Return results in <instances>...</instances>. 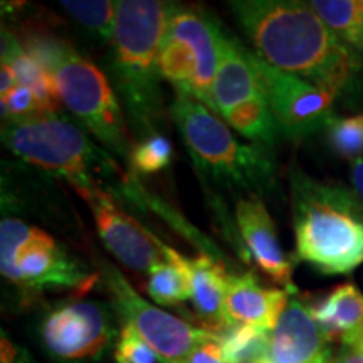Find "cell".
Masks as SVG:
<instances>
[{
    "label": "cell",
    "instance_id": "836d02e7",
    "mask_svg": "<svg viewBox=\"0 0 363 363\" xmlns=\"http://www.w3.org/2000/svg\"><path fill=\"white\" fill-rule=\"evenodd\" d=\"M353 350H357V352L363 353V335L360 337V340H358V342H357L355 347H353Z\"/></svg>",
    "mask_w": 363,
    "mask_h": 363
},
{
    "label": "cell",
    "instance_id": "5b68a950",
    "mask_svg": "<svg viewBox=\"0 0 363 363\" xmlns=\"http://www.w3.org/2000/svg\"><path fill=\"white\" fill-rule=\"evenodd\" d=\"M56 81L59 96L98 142L118 157H130L128 125L111 81L69 43L51 34H27L21 43Z\"/></svg>",
    "mask_w": 363,
    "mask_h": 363
},
{
    "label": "cell",
    "instance_id": "603a6c76",
    "mask_svg": "<svg viewBox=\"0 0 363 363\" xmlns=\"http://www.w3.org/2000/svg\"><path fill=\"white\" fill-rule=\"evenodd\" d=\"M271 331L235 323L217 333L222 355L229 363H261L267 352Z\"/></svg>",
    "mask_w": 363,
    "mask_h": 363
},
{
    "label": "cell",
    "instance_id": "ba28073f",
    "mask_svg": "<svg viewBox=\"0 0 363 363\" xmlns=\"http://www.w3.org/2000/svg\"><path fill=\"white\" fill-rule=\"evenodd\" d=\"M220 33V26L206 13L172 6L158 56L162 78L175 91L199 99L212 111Z\"/></svg>",
    "mask_w": 363,
    "mask_h": 363
},
{
    "label": "cell",
    "instance_id": "e0dca14e",
    "mask_svg": "<svg viewBox=\"0 0 363 363\" xmlns=\"http://www.w3.org/2000/svg\"><path fill=\"white\" fill-rule=\"evenodd\" d=\"M192 262V305L197 318L206 325V330L220 333L233 326L225 311L227 274L222 262L211 254L203 252Z\"/></svg>",
    "mask_w": 363,
    "mask_h": 363
},
{
    "label": "cell",
    "instance_id": "f546056e",
    "mask_svg": "<svg viewBox=\"0 0 363 363\" xmlns=\"http://www.w3.org/2000/svg\"><path fill=\"white\" fill-rule=\"evenodd\" d=\"M185 363H229L225 360V357L222 355V350L217 342H208L202 347H199L197 350L192 352Z\"/></svg>",
    "mask_w": 363,
    "mask_h": 363
},
{
    "label": "cell",
    "instance_id": "d6a6232c",
    "mask_svg": "<svg viewBox=\"0 0 363 363\" xmlns=\"http://www.w3.org/2000/svg\"><path fill=\"white\" fill-rule=\"evenodd\" d=\"M333 363H363V353L353 350V348H348Z\"/></svg>",
    "mask_w": 363,
    "mask_h": 363
},
{
    "label": "cell",
    "instance_id": "52a82bcc",
    "mask_svg": "<svg viewBox=\"0 0 363 363\" xmlns=\"http://www.w3.org/2000/svg\"><path fill=\"white\" fill-rule=\"evenodd\" d=\"M0 271L24 291L89 289L96 274L39 227L7 217L0 224Z\"/></svg>",
    "mask_w": 363,
    "mask_h": 363
},
{
    "label": "cell",
    "instance_id": "ac0fdd59",
    "mask_svg": "<svg viewBox=\"0 0 363 363\" xmlns=\"http://www.w3.org/2000/svg\"><path fill=\"white\" fill-rule=\"evenodd\" d=\"M313 316L330 340H340L353 348L363 335V294L355 284L347 283L311 305Z\"/></svg>",
    "mask_w": 363,
    "mask_h": 363
},
{
    "label": "cell",
    "instance_id": "83f0119b",
    "mask_svg": "<svg viewBox=\"0 0 363 363\" xmlns=\"http://www.w3.org/2000/svg\"><path fill=\"white\" fill-rule=\"evenodd\" d=\"M115 360L116 363H158L160 358L135 330L123 325L115 348Z\"/></svg>",
    "mask_w": 363,
    "mask_h": 363
},
{
    "label": "cell",
    "instance_id": "4fadbf2b",
    "mask_svg": "<svg viewBox=\"0 0 363 363\" xmlns=\"http://www.w3.org/2000/svg\"><path fill=\"white\" fill-rule=\"evenodd\" d=\"M330 337L313 316L311 305L289 298L261 363H333Z\"/></svg>",
    "mask_w": 363,
    "mask_h": 363
},
{
    "label": "cell",
    "instance_id": "7a4b0ae2",
    "mask_svg": "<svg viewBox=\"0 0 363 363\" xmlns=\"http://www.w3.org/2000/svg\"><path fill=\"white\" fill-rule=\"evenodd\" d=\"M172 6L158 0H120L108 67L121 106L140 138L160 133L163 116L158 56Z\"/></svg>",
    "mask_w": 363,
    "mask_h": 363
},
{
    "label": "cell",
    "instance_id": "1f68e13d",
    "mask_svg": "<svg viewBox=\"0 0 363 363\" xmlns=\"http://www.w3.org/2000/svg\"><path fill=\"white\" fill-rule=\"evenodd\" d=\"M17 84L19 83H17V78L16 74H13L12 67L6 65V62H2V66H0V94L9 93V91L16 88Z\"/></svg>",
    "mask_w": 363,
    "mask_h": 363
},
{
    "label": "cell",
    "instance_id": "4316f807",
    "mask_svg": "<svg viewBox=\"0 0 363 363\" xmlns=\"http://www.w3.org/2000/svg\"><path fill=\"white\" fill-rule=\"evenodd\" d=\"M35 116H48L40 106L39 98L27 86L17 84L9 93L2 94V118L7 123L29 120Z\"/></svg>",
    "mask_w": 363,
    "mask_h": 363
},
{
    "label": "cell",
    "instance_id": "9a60e30c",
    "mask_svg": "<svg viewBox=\"0 0 363 363\" xmlns=\"http://www.w3.org/2000/svg\"><path fill=\"white\" fill-rule=\"evenodd\" d=\"M264 94L259 74L251 61V52L233 35L220 33L219 66H217L212 103L214 111L224 118L239 104Z\"/></svg>",
    "mask_w": 363,
    "mask_h": 363
},
{
    "label": "cell",
    "instance_id": "ffe728a7",
    "mask_svg": "<svg viewBox=\"0 0 363 363\" xmlns=\"http://www.w3.org/2000/svg\"><path fill=\"white\" fill-rule=\"evenodd\" d=\"M147 293L162 306L187 301L192 298V262L170 247L167 261L148 272Z\"/></svg>",
    "mask_w": 363,
    "mask_h": 363
},
{
    "label": "cell",
    "instance_id": "f1b7e54d",
    "mask_svg": "<svg viewBox=\"0 0 363 363\" xmlns=\"http://www.w3.org/2000/svg\"><path fill=\"white\" fill-rule=\"evenodd\" d=\"M0 363H38L30 357V353L21 345L13 343L2 331V342H0Z\"/></svg>",
    "mask_w": 363,
    "mask_h": 363
},
{
    "label": "cell",
    "instance_id": "6da1fadb",
    "mask_svg": "<svg viewBox=\"0 0 363 363\" xmlns=\"http://www.w3.org/2000/svg\"><path fill=\"white\" fill-rule=\"evenodd\" d=\"M230 9L256 56L276 69L340 94L358 72V57L310 4L235 0Z\"/></svg>",
    "mask_w": 363,
    "mask_h": 363
},
{
    "label": "cell",
    "instance_id": "44dd1931",
    "mask_svg": "<svg viewBox=\"0 0 363 363\" xmlns=\"http://www.w3.org/2000/svg\"><path fill=\"white\" fill-rule=\"evenodd\" d=\"M313 11L353 51H363V0H313Z\"/></svg>",
    "mask_w": 363,
    "mask_h": 363
},
{
    "label": "cell",
    "instance_id": "7c38bea8",
    "mask_svg": "<svg viewBox=\"0 0 363 363\" xmlns=\"http://www.w3.org/2000/svg\"><path fill=\"white\" fill-rule=\"evenodd\" d=\"M79 195L91 208L103 244L118 261L145 274L167 261L170 247L118 207L106 190L94 189Z\"/></svg>",
    "mask_w": 363,
    "mask_h": 363
},
{
    "label": "cell",
    "instance_id": "d4e9b609",
    "mask_svg": "<svg viewBox=\"0 0 363 363\" xmlns=\"http://www.w3.org/2000/svg\"><path fill=\"white\" fill-rule=\"evenodd\" d=\"M174 158V147L170 140L162 133H153L140 138L131 148L128 163L135 172L152 175L165 170Z\"/></svg>",
    "mask_w": 363,
    "mask_h": 363
},
{
    "label": "cell",
    "instance_id": "30bf717a",
    "mask_svg": "<svg viewBox=\"0 0 363 363\" xmlns=\"http://www.w3.org/2000/svg\"><path fill=\"white\" fill-rule=\"evenodd\" d=\"M39 333L44 348L57 362L89 363L103 357L116 331L106 306L76 299L49 311Z\"/></svg>",
    "mask_w": 363,
    "mask_h": 363
},
{
    "label": "cell",
    "instance_id": "4dcf8cb0",
    "mask_svg": "<svg viewBox=\"0 0 363 363\" xmlns=\"http://www.w3.org/2000/svg\"><path fill=\"white\" fill-rule=\"evenodd\" d=\"M352 182L358 201L363 203V157L352 162Z\"/></svg>",
    "mask_w": 363,
    "mask_h": 363
},
{
    "label": "cell",
    "instance_id": "484cf974",
    "mask_svg": "<svg viewBox=\"0 0 363 363\" xmlns=\"http://www.w3.org/2000/svg\"><path fill=\"white\" fill-rule=\"evenodd\" d=\"M331 148L345 158H362L363 155V115L333 118L328 128Z\"/></svg>",
    "mask_w": 363,
    "mask_h": 363
},
{
    "label": "cell",
    "instance_id": "d6986e66",
    "mask_svg": "<svg viewBox=\"0 0 363 363\" xmlns=\"http://www.w3.org/2000/svg\"><path fill=\"white\" fill-rule=\"evenodd\" d=\"M2 62L12 67L17 83L27 86L39 98L45 115H57L62 101L52 74L6 29L2 30Z\"/></svg>",
    "mask_w": 363,
    "mask_h": 363
},
{
    "label": "cell",
    "instance_id": "277c9868",
    "mask_svg": "<svg viewBox=\"0 0 363 363\" xmlns=\"http://www.w3.org/2000/svg\"><path fill=\"white\" fill-rule=\"evenodd\" d=\"M170 113L195 167L208 180L247 197L271 192L276 165L266 147L239 142L216 111L180 91H175Z\"/></svg>",
    "mask_w": 363,
    "mask_h": 363
},
{
    "label": "cell",
    "instance_id": "3957f363",
    "mask_svg": "<svg viewBox=\"0 0 363 363\" xmlns=\"http://www.w3.org/2000/svg\"><path fill=\"white\" fill-rule=\"evenodd\" d=\"M291 199L298 259L330 276L363 264V203L357 195L294 174Z\"/></svg>",
    "mask_w": 363,
    "mask_h": 363
},
{
    "label": "cell",
    "instance_id": "9c48e42d",
    "mask_svg": "<svg viewBox=\"0 0 363 363\" xmlns=\"http://www.w3.org/2000/svg\"><path fill=\"white\" fill-rule=\"evenodd\" d=\"M101 276L123 325L135 330L157 352L160 363H185L199 347L219 338L217 333L197 328L182 318L150 305L116 267L103 262Z\"/></svg>",
    "mask_w": 363,
    "mask_h": 363
},
{
    "label": "cell",
    "instance_id": "7402d4cb",
    "mask_svg": "<svg viewBox=\"0 0 363 363\" xmlns=\"http://www.w3.org/2000/svg\"><path fill=\"white\" fill-rule=\"evenodd\" d=\"M224 120L238 133L246 136L252 143L266 148L274 145L276 136L279 133V126L276 123L266 94L239 104L233 111L227 113Z\"/></svg>",
    "mask_w": 363,
    "mask_h": 363
},
{
    "label": "cell",
    "instance_id": "8fae6325",
    "mask_svg": "<svg viewBox=\"0 0 363 363\" xmlns=\"http://www.w3.org/2000/svg\"><path fill=\"white\" fill-rule=\"evenodd\" d=\"M279 131L291 138H305L328 128L333 121V103L338 94L267 65L251 52Z\"/></svg>",
    "mask_w": 363,
    "mask_h": 363
},
{
    "label": "cell",
    "instance_id": "5bb4252c",
    "mask_svg": "<svg viewBox=\"0 0 363 363\" xmlns=\"http://www.w3.org/2000/svg\"><path fill=\"white\" fill-rule=\"evenodd\" d=\"M239 234L257 267L283 286L288 293L296 291L293 283V264L281 246L274 222L259 197H240L235 206Z\"/></svg>",
    "mask_w": 363,
    "mask_h": 363
},
{
    "label": "cell",
    "instance_id": "8992f818",
    "mask_svg": "<svg viewBox=\"0 0 363 363\" xmlns=\"http://www.w3.org/2000/svg\"><path fill=\"white\" fill-rule=\"evenodd\" d=\"M2 140L13 155L66 179L78 194L103 187V177L120 175L116 163L76 125L57 115L7 123Z\"/></svg>",
    "mask_w": 363,
    "mask_h": 363
},
{
    "label": "cell",
    "instance_id": "2e32d148",
    "mask_svg": "<svg viewBox=\"0 0 363 363\" xmlns=\"http://www.w3.org/2000/svg\"><path fill=\"white\" fill-rule=\"evenodd\" d=\"M289 293L286 289H267L252 272L229 274L225 311L230 323H242L272 331L278 325Z\"/></svg>",
    "mask_w": 363,
    "mask_h": 363
},
{
    "label": "cell",
    "instance_id": "cb8c5ba5",
    "mask_svg": "<svg viewBox=\"0 0 363 363\" xmlns=\"http://www.w3.org/2000/svg\"><path fill=\"white\" fill-rule=\"evenodd\" d=\"M61 7L71 13L81 26L89 29L91 33L98 34L104 40H110L115 30L118 2L103 0V2H72V0H62Z\"/></svg>",
    "mask_w": 363,
    "mask_h": 363
}]
</instances>
